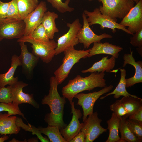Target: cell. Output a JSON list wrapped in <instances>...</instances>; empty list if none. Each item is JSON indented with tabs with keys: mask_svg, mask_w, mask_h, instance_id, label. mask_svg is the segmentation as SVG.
I'll return each mask as SVG.
<instances>
[{
	"mask_svg": "<svg viewBox=\"0 0 142 142\" xmlns=\"http://www.w3.org/2000/svg\"><path fill=\"white\" fill-rule=\"evenodd\" d=\"M83 25L78 31L77 37L79 43L83 44L85 48H88L92 43L101 42V40L104 38H111V35L104 33L98 35L95 34L90 27L87 19V17L83 12L82 14Z\"/></svg>",
	"mask_w": 142,
	"mask_h": 142,
	"instance_id": "11",
	"label": "cell"
},
{
	"mask_svg": "<svg viewBox=\"0 0 142 142\" xmlns=\"http://www.w3.org/2000/svg\"><path fill=\"white\" fill-rule=\"evenodd\" d=\"M83 12L88 17L87 19L90 26L99 24L100 25V28L102 29H104L105 28L110 29L112 30L113 33H114L116 32L117 29H121L131 34L125 27L117 23L110 17L102 14L99 8H95L92 12L85 10Z\"/></svg>",
	"mask_w": 142,
	"mask_h": 142,
	"instance_id": "6",
	"label": "cell"
},
{
	"mask_svg": "<svg viewBox=\"0 0 142 142\" xmlns=\"http://www.w3.org/2000/svg\"><path fill=\"white\" fill-rule=\"evenodd\" d=\"M119 24L125 27L132 35L142 29V0H139L136 4L122 19Z\"/></svg>",
	"mask_w": 142,
	"mask_h": 142,
	"instance_id": "12",
	"label": "cell"
},
{
	"mask_svg": "<svg viewBox=\"0 0 142 142\" xmlns=\"http://www.w3.org/2000/svg\"><path fill=\"white\" fill-rule=\"evenodd\" d=\"M130 53L125 54L123 57V64L122 67H125L127 64H130L135 68V73L132 77L126 79V87L133 86L134 84L142 82V61L136 62L133 55V51L130 48Z\"/></svg>",
	"mask_w": 142,
	"mask_h": 142,
	"instance_id": "17",
	"label": "cell"
},
{
	"mask_svg": "<svg viewBox=\"0 0 142 142\" xmlns=\"http://www.w3.org/2000/svg\"><path fill=\"white\" fill-rule=\"evenodd\" d=\"M28 85V84L22 81H18L14 85L11 86L12 102L18 105L28 103L36 108H39V105L34 99L33 94L26 93L23 91V88Z\"/></svg>",
	"mask_w": 142,
	"mask_h": 142,
	"instance_id": "16",
	"label": "cell"
},
{
	"mask_svg": "<svg viewBox=\"0 0 142 142\" xmlns=\"http://www.w3.org/2000/svg\"><path fill=\"white\" fill-rule=\"evenodd\" d=\"M25 24L23 20L0 18V38H19L24 35Z\"/></svg>",
	"mask_w": 142,
	"mask_h": 142,
	"instance_id": "8",
	"label": "cell"
},
{
	"mask_svg": "<svg viewBox=\"0 0 142 142\" xmlns=\"http://www.w3.org/2000/svg\"><path fill=\"white\" fill-rule=\"evenodd\" d=\"M121 73L120 80L117 86L112 92L106 94V95L100 97V99H103L106 97L111 95H114V97L115 99L118 98L121 96L126 97L130 96L134 97H138L129 94L126 89V72L124 68L119 69Z\"/></svg>",
	"mask_w": 142,
	"mask_h": 142,
	"instance_id": "24",
	"label": "cell"
},
{
	"mask_svg": "<svg viewBox=\"0 0 142 142\" xmlns=\"http://www.w3.org/2000/svg\"><path fill=\"white\" fill-rule=\"evenodd\" d=\"M9 3V2H3L0 0V19L6 18Z\"/></svg>",
	"mask_w": 142,
	"mask_h": 142,
	"instance_id": "38",
	"label": "cell"
},
{
	"mask_svg": "<svg viewBox=\"0 0 142 142\" xmlns=\"http://www.w3.org/2000/svg\"><path fill=\"white\" fill-rule=\"evenodd\" d=\"M58 16L55 12L48 11L45 13L42 18L41 24L50 40L53 39L54 34L59 31L55 22Z\"/></svg>",
	"mask_w": 142,
	"mask_h": 142,
	"instance_id": "22",
	"label": "cell"
},
{
	"mask_svg": "<svg viewBox=\"0 0 142 142\" xmlns=\"http://www.w3.org/2000/svg\"><path fill=\"white\" fill-rule=\"evenodd\" d=\"M45 2L41 1L35 9L23 20L25 24L23 36H30L34 30L41 24L43 15L47 10Z\"/></svg>",
	"mask_w": 142,
	"mask_h": 142,
	"instance_id": "14",
	"label": "cell"
},
{
	"mask_svg": "<svg viewBox=\"0 0 142 142\" xmlns=\"http://www.w3.org/2000/svg\"><path fill=\"white\" fill-rule=\"evenodd\" d=\"M70 103L71 105V113L72 114V120L68 125L60 130L62 135L67 142H70L80 131L83 124V123H80L79 120L82 116L80 110L75 108L74 102L72 101Z\"/></svg>",
	"mask_w": 142,
	"mask_h": 142,
	"instance_id": "13",
	"label": "cell"
},
{
	"mask_svg": "<svg viewBox=\"0 0 142 142\" xmlns=\"http://www.w3.org/2000/svg\"><path fill=\"white\" fill-rule=\"evenodd\" d=\"M10 116L7 113H0V134L1 135L17 134L20 131L21 128L16 123L17 117Z\"/></svg>",
	"mask_w": 142,
	"mask_h": 142,
	"instance_id": "20",
	"label": "cell"
},
{
	"mask_svg": "<svg viewBox=\"0 0 142 142\" xmlns=\"http://www.w3.org/2000/svg\"><path fill=\"white\" fill-rule=\"evenodd\" d=\"M120 100L127 112L123 117L126 119L142 107V99L138 97H123Z\"/></svg>",
	"mask_w": 142,
	"mask_h": 142,
	"instance_id": "25",
	"label": "cell"
},
{
	"mask_svg": "<svg viewBox=\"0 0 142 142\" xmlns=\"http://www.w3.org/2000/svg\"><path fill=\"white\" fill-rule=\"evenodd\" d=\"M102 121V120L98 118L97 111L88 115L83 122L80 130L85 134V142H93L102 133L107 131V129L101 125Z\"/></svg>",
	"mask_w": 142,
	"mask_h": 142,
	"instance_id": "10",
	"label": "cell"
},
{
	"mask_svg": "<svg viewBox=\"0 0 142 142\" xmlns=\"http://www.w3.org/2000/svg\"><path fill=\"white\" fill-rule=\"evenodd\" d=\"M133 1L135 2L136 4L139 1V0H133Z\"/></svg>",
	"mask_w": 142,
	"mask_h": 142,
	"instance_id": "42",
	"label": "cell"
},
{
	"mask_svg": "<svg viewBox=\"0 0 142 142\" xmlns=\"http://www.w3.org/2000/svg\"><path fill=\"white\" fill-rule=\"evenodd\" d=\"M8 103L12 102L11 86L0 89V103Z\"/></svg>",
	"mask_w": 142,
	"mask_h": 142,
	"instance_id": "36",
	"label": "cell"
},
{
	"mask_svg": "<svg viewBox=\"0 0 142 142\" xmlns=\"http://www.w3.org/2000/svg\"><path fill=\"white\" fill-rule=\"evenodd\" d=\"M127 124L133 133L140 142L142 141V122L126 119Z\"/></svg>",
	"mask_w": 142,
	"mask_h": 142,
	"instance_id": "32",
	"label": "cell"
},
{
	"mask_svg": "<svg viewBox=\"0 0 142 142\" xmlns=\"http://www.w3.org/2000/svg\"><path fill=\"white\" fill-rule=\"evenodd\" d=\"M3 111L7 112L10 116L18 115L26 119L24 114L20 110L19 105L13 102L8 103H0V113Z\"/></svg>",
	"mask_w": 142,
	"mask_h": 142,
	"instance_id": "30",
	"label": "cell"
},
{
	"mask_svg": "<svg viewBox=\"0 0 142 142\" xmlns=\"http://www.w3.org/2000/svg\"><path fill=\"white\" fill-rule=\"evenodd\" d=\"M19 42L21 52L18 57L21 66L22 67V72L27 78H31L39 58L28 51L24 42Z\"/></svg>",
	"mask_w": 142,
	"mask_h": 142,
	"instance_id": "15",
	"label": "cell"
},
{
	"mask_svg": "<svg viewBox=\"0 0 142 142\" xmlns=\"http://www.w3.org/2000/svg\"><path fill=\"white\" fill-rule=\"evenodd\" d=\"M130 38V43L131 45L137 47L136 49L142 50V29L132 34Z\"/></svg>",
	"mask_w": 142,
	"mask_h": 142,
	"instance_id": "37",
	"label": "cell"
},
{
	"mask_svg": "<svg viewBox=\"0 0 142 142\" xmlns=\"http://www.w3.org/2000/svg\"><path fill=\"white\" fill-rule=\"evenodd\" d=\"M21 66V63L18 56L15 54L11 57L10 68L6 73L0 74V89L8 85H13L18 81V77H14L15 71L18 66Z\"/></svg>",
	"mask_w": 142,
	"mask_h": 142,
	"instance_id": "19",
	"label": "cell"
},
{
	"mask_svg": "<svg viewBox=\"0 0 142 142\" xmlns=\"http://www.w3.org/2000/svg\"><path fill=\"white\" fill-rule=\"evenodd\" d=\"M88 0L89 1H93V0Z\"/></svg>",
	"mask_w": 142,
	"mask_h": 142,
	"instance_id": "44",
	"label": "cell"
},
{
	"mask_svg": "<svg viewBox=\"0 0 142 142\" xmlns=\"http://www.w3.org/2000/svg\"><path fill=\"white\" fill-rule=\"evenodd\" d=\"M67 25L69 29L65 34L58 39L55 49V55L63 52L69 47L76 46L79 43L77 34L82 27L79 19H76L72 23H67Z\"/></svg>",
	"mask_w": 142,
	"mask_h": 142,
	"instance_id": "9",
	"label": "cell"
},
{
	"mask_svg": "<svg viewBox=\"0 0 142 142\" xmlns=\"http://www.w3.org/2000/svg\"><path fill=\"white\" fill-rule=\"evenodd\" d=\"M102 5L99 8L102 14L116 22L117 18L123 19L134 6L133 0H98Z\"/></svg>",
	"mask_w": 142,
	"mask_h": 142,
	"instance_id": "4",
	"label": "cell"
},
{
	"mask_svg": "<svg viewBox=\"0 0 142 142\" xmlns=\"http://www.w3.org/2000/svg\"><path fill=\"white\" fill-rule=\"evenodd\" d=\"M111 110L120 117L125 116L127 112L120 100L116 101L110 106Z\"/></svg>",
	"mask_w": 142,
	"mask_h": 142,
	"instance_id": "35",
	"label": "cell"
},
{
	"mask_svg": "<svg viewBox=\"0 0 142 142\" xmlns=\"http://www.w3.org/2000/svg\"><path fill=\"white\" fill-rule=\"evenodd\" d=\"M123 49L120 46L114 45L109 42L104 43L95 42L93 43V46L90 49L87 57H90L99 54L110 55L117 59L119 57V52Z\"/></svg>",
	"mask_w": 142,
	"mask_h": 142,
	"instance_id": "18",
	"label": "cell"
},
{
	"mask_svg": "<svg viewBox=\"0 0 142 142\" xmlns=\"http://www.w3.org/2000/svg\"><path fill=\"white\" fill-rule=\"evenodd\" d=\"M29 36L37 40L44 42H48L50 40L42 24L34 30Z\"/></svg>",
	"mask_w": 142,
	"mask_h": 142,
	"instance_id": "33",
	"label": "cell"
},
{
	"mask_svg": "<svg viewBox=\"0 0 142 142\" xmlns=\"http://www.w3.org/2000/svg\"><path fill=\"white\" fill-rule=\"evenodd\" d=\"M9 2L6 18L9 19H21L19 14L17 0H12Z\"/></svg>",
	"mask_w": 142,
	"mask_h": 142,
	"instance_id": "34",
	"label": "cell"
},
{
	"mask_svg": "<svg viewBox=\"0 0 142 142\" xmlns=\"http://www.w3.org/2000/svg\"><path fill=\"white\" fill-rule=\"evenodd\" d=\"M105 75L104 72H92L85 77L77 75L62 88V95L70 102L75 95L80 92L90 91L97 87L103 88L106 85Z\"/></svg>",
	"mask_w": 142,
	"mask_h": 142,
	"instance_id": "2",
	"label": "cell"
},
{
	"mask_svg": "<svg viewBox=\"0 0 142 142\" xmlns=\"http://www.w3.org/2000/svg\"><path fill=\"white\" fill-rule=\"evenodd\" d=\"M17 41L28 42L31 44V47L32 48V53L46 63H49L55 55L57 43L54 40L42 41L35 40L28 36H23L19 38Z\"/></svg>",
	"mask_w": 142,
	"mask_h": 142,
	"instance_id": "5",
	"label": "cell"
},
{
	"mask_svg": "<svg viewBox=\"0 0 142 142\" xmlns=\"http://www.w3.org/2000/svg\"><path fill=\"white\" fill-rule=\"evenodd\" d=\"M9 138L8 136L6 135H4L3 136L0 137V142H4L8 140Z\"/></svg>",
	"mask_w": 142,
	"mask_h": 142,
	"instance_id": "41",
	"label": "cell"
},
{
	"mask_svg": "<svg viewBox=\"0 0 142 142\" xmlns=\"http://www.w3.org/2000/svg\"><path fill=\"white\" fill-rule=\"evenodd\" d=\"M126 119L123 117L121 118L119 127L121 137L118 142H140L128 126Z\"/></svg>",
	"mask_w": 142,
	"mask_h": 142,
	"instance_id": "27",
	"label": "cell"
},
{
	"mask_svg": "<svg viewBox=\"0 0 142 142\" xmlns=\"http://www.w3.org/2000/svg\"><path fill=\"white\" fill-rule=\"evenodd\" d=\"M38 128L41 133L47 136L50 142H67L57 126L48 125L46 127L39 126Z\"/></svg>",
	"mask_w": 142,
	"mask_h": 142,
	"instance_id": "28",
	"label": "cell"
},
{
	"mask_svg": "<svg viewBox=\"0 0 142 142\" xmlns=\"http://www.w3.org/2000/svg\"><path fill=\"white\" fill-rule=\"evenodd\" d=\"M113 87V85L111 84L106 86L98 91L88 93H79L75 95L74 97L78 99L77 104L81 106L83 109V122L88 115L93 112V107L98 99L102 95L110 92Z\"/></svg>",
	"mask_w": 142,
	"mask_h": 142,
	"instance_id": "7",
	"label": "cell"
},
{
	"mask_svg": "<svg viewBox=\"0 0 142 142\" xmlns=\"http://www.w3.org/2000/svg\"><path fill=\"white\" fill-rule=\"evenodd\" d=\"M121 118L113 112L111 118L107 120V129L109 130V134L106 142H118L120 140L119 127Z\"/></svg>",
	"mask_w": 142,
	"mask_h": 142,
	"instance_id": "23",
	"label": "cell"
},
{
	"mask_svg": "<svg viewBox=\"0 0 142 142\" xmlns=\"http://www.w3.org/2000/svg\"><path fill=\"white\" fill-rule=\"evenodd\" d=\"M70 142H85V134L83 132L80 131Z\"/></svg>",
	"mask_w": 142,
	"mask_h": 142,
	"instance_id": "40",
	"label": "cell"
},
{
	"mask_svg": "<svg viewBox=\"0 0 142 142\" xmlns=\"http://www.w3.org/2000/svg\"><path fill=\"white\" fill-rule=\"evenodd\" d=\"M16 125L19 127L22 128L25 131H28L32 133L33 135L35 134L41 142H50L49 139L46 137H43L41 134L38 128L31 125H26L23 122L22 119L19 117H17L16 120Z\"/></svg>",
	"mask_w": 142,
	"mask_h": 142,
	"instance_id": "29",
	"label": "cell"
},
{
	"mask_svg": "<svg viewBox=\"0 0 142 142\" xmlns=\"http://www.w3.org/2000/svg\"><path fill=\"white\" fill-rule=\"evenodd\" d=\"M51 4L53 7L59 12L63 13L71 12L74 9L69 7V4L71 0H46Z\"/></svg>",
	"mask_w": 142,
	"mask_h": 142,
	"instance_id": "31",
	"label": "cell"
},
{
	"mask_svg": "<svg viewBox=\"0 0 142 142\" xmlns=\"http://www.w3.org/2000/svg\"><path fill=\"white\" fill-rule=\"evenodd\" d=\"M19 15L23 20L34 11L39 4L38 0H17Z\"/></svg>",
	"mask_w": 142,
	"mask_h": 142,
	"instance_id": "26",
	"label": "cell"
},
{
	"mask_svg": "<svg viewBox=\"0 0 142 142\" xmlns=\"http://www.w3.org/2000/svg\"><path fill=\"white\" fill-rule=\"evenodd\" d=\"M129 119L142 122V107L128 117Z\"/></svg>",
	"mask_w": 142,
	"mask_h": 142,
	"instance_id": "39",
	"label": "cell"
},
{
	"mask_svg": "<svg viewBox=\"0 0 142 142\" xmlns=\"http://www.w3.org/2000/svg\"><path fill=\"white\" fill-rule=\"evenodd\" d=\"M108 57V56L104 57L101 60L95 63L89 68L82 70L81 72L86 73L94 72H111L115 65L116 58L112 56L109 59Z\"/></svg>",
	"mask_w": 142,
	"mask_h": 142,
	"instance_id": "21",
	"label": "cell"
},
{
	"mask_svg": "<svg viewBox=\"0 0 142 142\" xmlns=\"http://www.w3.org/2000/svg\"><path fill=\"white\" fill-rule=\"evenodd\" d=\"M90 49L87 50H77L74 46H70L64 52V56L60 67L54 74L59 84H61L67 77L73 66L82 58L87 57Z\"/></svg>",
	"mask_w": 142,
	"mask_h": 142,
	"instance_id": "3",
	"label": "cell"
},
{
	"mask_svg": "<svg viewBox=\"0 0 142 142\" xmlns=\"http://www.w3.org/2000/svg\"><path fill=\"white\" fill-rule=\"evenodd\" d=\"M2 40V39L0 38V42Z\"/></svg>",
	"mask_w": 142,
	"mask_h": 142,
	"instance_id": "43",
	"label": "cell"
},
{
	"mask_svg": "<svg viewBox=\"0 0 142 142\" xmlns=\"http://www.w3.org/2000/svg\"><path fill=\"white\" fill-rule=\"evenodd\" d=\"M50 81L49 93L45 96L41 102L43 105H48L50 110V113L46 114L44 120L48 125L57 126L60 130L67 125L63 119L66 98L61 97L58 92L57 88L59 84L55 76L51 77Z\"/></svg>",
	"mask_w": 142,
	"mask_h": 142,
	"instance_id": "1",
	"label": "cell"
}]
</instances>
